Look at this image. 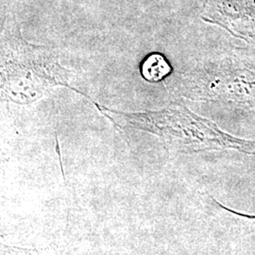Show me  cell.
<instances>
[{
  "label": "cell",
  "mask_w": 255,
  "mask_h": 255,
  "mask_svg": "<svg viewBox=\"0 0 255 255\" xmlns=\"http://www.w3.org/2000/svg\"><path fill=\"white\" fill-rule=\"evenodd\" d=\"M96 105L119 127L126 125L148 130L170 144L193 146V150L229 148L255 154V141L233 136L209 119L201 118L181 104L146 113H122Z\"/></svg>",
  "instance_id": "cell-1"
},
{
  "label": "cell",
  "mask_w": 255,
  "mask_h": 255,
  "mask_svg": "<svg viewBox=\"0 0 255 255\" xmlns=\"http://www.w3.org/2000/svg\"><path fill=\"white\" fill-rule=\"evenodd\" d=\"M1 94L6 101L27 105L43 100L57 86L68 85L70 72L53 51L15 34L3 41Z\"/></svg>",
  "instance_id": "cell-2"
},
{
  "label": "cell",
  "mask_w": 255,
  "mask_h": 255,
  "mask_svg": "<svg viewBox=\"0 0 255 255\" xmlns=\"http://www.w3.org/2000/svg\"><path fill=\"white\" fill-rule=\"evenodd\" d=\"M174 88L192 101L255 106V64L225 58L201 64L177 77Z\"/></svg>",
  "instance_id": "cell-3"
},
{
  "label": "cell",
  "mask_w": 255,
  "mask_h": 255,
  "mask_svg": "<svg viewBox=\"0 0 255 255\" xmlns=\"http://www.w3.org/2000/svg\"><path fill=\"white\" fill-rule=\"evenodd\" d=\"M140 71L142 77L150 82H161L172 71V67L164 55L153 52L143 60Z\"/></svg>",
  "instance_id": "cell-4"
},
{
  "label": "cell",
  "mask_w": 255,
  "mask_h": 255,
  "mask_svg": "<svg viewBox=\"0 0 255 255\" xmlns=\"http://www.w3.org/2000/svg\"><path fill=\"white\" fill-rule=\"evenodd\" d=\"M213 201H215V202L219 205L220 208H222L223 210H226V211L229 212L230 214H234V215H236L237 217H241V218H243V219H246L247 220H249V221H250V223H251V225L253 226V229L255 231V216H249V215H243V214L237 213V212L234 211V210L229 209L227 207H225V206L221 205V204L219 203V201H217L216 200H214V199H213Z\"/></svg>",
  "instance_id": "cell-5"
}]
</instances>
